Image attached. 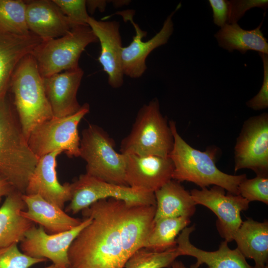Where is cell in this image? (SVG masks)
<instances>
[{"mask_svg":"<svg viewBox=\"0 0 268 268\" xmlns=\"http://www.w3.org/2000/svg\"><path fill=\"white\" fill-rule=\"evenodd\" d=\"M155 211L156 205L115 198L99 200L82 210L83 216L91 220L69 247L70 268H124L144 247Z\"/></svg>","mask_w":268,"mask_h":268,"instance_id":"cell-1","label":"cell"},{"mask_svg":"<svg viewBox=\"0 0 268 268\" xmlns=\"http://www.w3.org/2000/svg\"><path fill=\"white\" fill-rule=\"evenodd\" d=\"M169 124L174 138L173 147L169 156L174 165L172 179L179 182H192L201 189L217 186L228 193L239 195V185L247 175H233L222 172L215 164L216 149L201 151L192 147L180 135L175 122L171 121Z\"/></svg>","mask_w":268,"mask_h":268,"instance_id":"cell-2","label":"cell"},{"mask_svg":"<svg viewBox=\"0 0 268 268\" xmlns=\"http://www.w3.org/2000/svg\"><path fill=\"white\" fill-rule=\"evenodd\" d=\"M38 158L30 149L15 108L6 98L0 104V175L24 194Z\"/></svg>","mask_w":268,"mask_h":268,"instance_id":"cell-3","label":"cell"},{"mask_svg":"<svg viewBox=\"0 0 268 268\" xmlns=\"http://www.w3.org/2000/svg\"><path fill=\"white\" fill-rule=\"evenodd\" d=\"M9 88L23 133L26 139L38 125L53 118L43 78L30 53L22 58L11 77Z\"/></svg>","mask_w":268,"mask_h":268,"instance_id":"cell-4","label":"cell"},{"mask_svg":"<svg viewBox=\"0 0 268 268\" xmlns=\"http://www.w3.org/2000/svg\"><path fill=\"white\" fill-rule=\"evenodd\" d=\"M174 138L169 123L153 99L139 109L129 134L122 141L121 153L138 156L167 157L173 149Z\"/></svg>","mask_w":268,"mask_h":268,"instance_id":"cell-5","label":"cell"},{"mask_svg":"<svg viewBox=\"0 0 268 268\" xmlns=\"http://www.w3.org/2000/svg\"><path fill=\"white\" fill-rule=\"evenodd\" d=\"M114 146V141L105 131L90 124L82 132L79 157L86 162V174L111 184L127 186L126 156L116 152Z\"/></svg>","mask_w":268,"mask_h":268,"instance_id":"cell-6","label":"cell"},{"mask_svg":"<svg viewBox=\"0 0 268 268\" xmlns=\"http://www.w3.org/2000/svg\"><path fill=\"white\" fill-rule=\"evenodd\" d=\"M98 42L88 25H78L67 34L42 42L31 53L43 78L79 67L78 61L85 48Z\"/></svg>","mask_w":268,"mask_h":268,"instance_id":"cell-7","label":"cell"},{"mask_svg":"<svg viewBox=\"0 0 268 268\" xmlns=\"http://www.w3.org/2000/svg\"><path fill=\"white\" fill-rule=\"evenodd\" d=\"M89 105L84 103L76 113L63 117H53L37 126L27 141L38 158L57 150L65 152L69 157L80 155V138L78 127L89 112Z\"/></svg>","mask_w":268,"mask_h":268,"instance_id":"cell-8","label":"cell"},{"mask_svg":"<svg viewBox=\"0 0 268 268\" xmlns=\"http://www.w3.org/2000/svg\"><path fill=\"white\" fill-rule=\"evenodd\" d=\"M71 197L66 211L75 214L103 199L115 198L134 204L156 205L153 193L111 184L86 173L70 184Z\"/></svg>","mask_w":268,"mask_h":268,"instance_id":"cell-9","label":"cell"},{"mask_svg":"<svg viewBox=\"0 0 268 268\" xmlns=\"http://www.w3.org/2000/svg\"><path fill=\"white\" fill-rule=\"evenodd\" d=\"M248 168L257 175H268V114L249 118L234 147V170Z\"/></svg>","mask_w":268,"mask_h":268,"instance_id":"cell-10","label":"cell"},{"mask_svg":"<svg viewBox=\"0 0 268 268\" xmlns=\"http://www.w3.org/2000/svg\"><path fill=\"white\" fill-rule=\"evenodd\" d=\"M190 194L197 205L206 207L216 215V228L221 237L228 243L233 241L243 222L241 213L248 209L250 202L240 195L226 194L217 186L209 189H194Z\"/></svg>","mask_w":268,"mask_h":268,"instance_id":"cell-11","label":"cell"},{"mask_svg":"<svg viewBox=\"0 0 268 268\" xmlns=\"http://www.w3.org/2000/svg\"><path fill=\"white\" fill-rule=\"evenodd\" d=\"M91 220L89 217L85 218L76 227L56 234H49L42 226L36 227L34 225L20 242V250L29 257L49 259L54 265L70 268L68 258L69 247L80 231Z\"/></svg>","mask_w":268,"mask_h":268,"instance_id":"cell-12","label":"cell"},{"mask_svg":"<svg viewBox=\"0 0 268 268\" xmlns=\"http://www.w3.org/2000/svg\"><path fill=\"white\" fill-rule=\"evenodd\" d=\"M125 155V178L128 186L154 193L172 179L174 165L169 157Z\"/></svg>","mask_w":268,"mask_h":268,"instance_id":"cell-13","label":"cell"},{"mask_svg":"<svg viewBox=\"0 0 268 268\" xmlns=\"http://www.w3.org/2000/svg\"><path fill=\"white\" fill-rule=\"evenodd\" d=\"M178 5L165 20L160 30L150 39L144 41L146 32L142 30L129 16L135 31L133 41L127 47H123L121 61L124 75L133 78L141 77L147 69L146 60L149 54L155 49L166 44L173 33L174 25L172 16L179 8Z\"/></svg>","mask_w":268,"mask_h":268,"instance_id":"cell-14","label":"cell"},{"mask_svg":"<svg viewBox=\"0 0 268 268\" xmlns=\"http://www.w3.org/2000/svg\"><path fill=\"white\" fill-rule=\"evenodd\" d=\"M87 24L96 36L101 46L98 61L108 76L113 88L122 86L124 72L121 61L123 48L120 24L117 21H99L90 17Z\"/></svg>","mask_w":268,"mask_h":268,"instance_id":"cell-15","label":"cell"},{"mask_svg":"<svg viewBox=\"0 0 268 268\" xmlns=\"http://www.w3.org/2000/svg\"><path fill=\"white\" fill-rule=\"evenodd\" d=\"M62 151L57 150L39 158L29 179L25 194L38 195L63 209L71 197V185L61 184L57 178L56 158Z\"/></svg>","mask_w":268,"mask_h":268,"instance_id":"cell-16","label":"cell"},{"mask_svg":"<svg viewBox=\"0 0 268 268\" xmlns=\"http://www.w3.org/2000/svg\"><path fill=\"white\" fill-rule=\"evenodd\" d=\"M25 2L29 30L42 41L64 36L77 25L64 14L53 0Z\"/></svg>","mask_w":268,"mask_h":268,"instance_id":"cell-17","label":"cell"},{"mask_svg":"<svg viewBox=\"0 0 268 268\" xmlns=\"http://www.w3.org/2000/svg\"><path fill=\"white\" fill-rule=\"evenodd\" d=\"M84 72L79 67L43 78L45 93L53 116L63 117L72 115L81 107L77 93Z\"/></svg>","mask_w":268,"mask_h":268,"instance_id":"cell-18","label":"cell"},{"mask_svg":"<svg viewBox=\"0 0 268 268\" xmlns=\"http://www.w3.org/2000/svg\"><path fill=\"white\" fill-rule=\"evenodd\" d=\"M195 229V225L186 227L176 239V247L180 256L195 258L197 262L193 265L195 267L199 268L201 265L205 264L207 268H254L237 248L230 249L225 240L214 251H206L196 247L190 240V236Z\"/></svg>","mask_w":268,"mask_h":268,"instance_id":"cell-19","label":"cell"},{"mask_svg":"<svg viewBox=\"0 0 268 268\" xmlns=\"http://www.w3.org/2000/svg\"><path fill=\"white\" fill-rule=\"evenodd\" d=\"M30 32L17 35L0 31V104L6 98L11 77L19 62L41 42Z\"/></svg>","mask_w":268,"mask_h":268,"instance_id":"cell-20","label":"cell"},{"mask_svg":"<svg viewBox=\"0 0 268 268\" xmlns=\"http://www.w3.org/2000/svg\"><path fill=\"white\" fill-rule=\"evenodd\" d=\"M22 198L26 210L21 212V215L42 226L47 233L56 234L67 231L82 222L39 195L22 194Z\"/></svg>","mask_w":268,"mask_h":268,"instance_id":"cell-21","label":"cell"},{"mask_svg":"<svg viewBox=\"0 0 268 268\" xmlns=\"http://www.w3.org/2000/svg\"><path fill=\"white\" fill-rule=\"evenodd\" d=\"M22 194L13 190L0 207V248L20 242L26 232L34 225L21 214L26 209Z\"/></svg>","mask_w":268,"mask_h":268,"instance_id":"cell-22","label":"cell"},{"mask_svg":"<svg viewBox=\"0 0 268 268\" xmlns=\"http://www.w3.org/2000/svg\"><path fill=\"white\" fill-rule=\"evenodd\" d=\"M237 248L245 258L255 262L254 268H268V222L248 218L242 222L234 237Z\"/></svg>","mask_w":268,"mask_h":268,"instance_id":"cell-23","label":"cell"},{"mask_svg":"<svg viewBox=\"0 0 268 268\" xmlns=\"http://www.w3.org/2000/svg\"><path fill=\"white\" fill-rule=\"evenodd\" d=\"M156 211L154 221L163 218H190L196 203L190 193L179 182L171 180L154 193Z\"/></svg>","mask_w":268,"mask_h":268,"instance_id":"cell-24","label":"cell"},{"mask_svg":"<svg viewBox=\"0 0 268 268\" xmlns=\"http://www.w3.org/2000/svg\"><path fill=\"white\" fill-rule=\"evenodd\" d=\"M263 22L255 29L247 30L237 23L225 24L215 34L219 46L232 52L237 50L244 54L252 50L259 53L268 54V43L261 28Z\"/></svg>","mask_w":268,"mask_h":268,"instance_id":"cell-25","label":"cell"},{"mask_svg":"<svg viewBox=\"0 0 268 268\" xmlns=\"http://www.w3.org/2000/svg\"><path fill=\"white\" fill-rule=\"evenodd\" d=\"M190 223V218L182 217L154 221L144 248L161 252L176 247L178 236Z\"/></svg>","mask_w":268,"mask_h":268,"instance_id":"cell-26","label":"cell"},{"mask_svg":"<svg viewBox=\"0 0 268 268\" xmlns=\"http://www.w3.org/2000/svg\"><path fill=\"white\" fill-rule=\"evenodd\" d=\"M26 9L25 1L0 0V31L17 35L29 34Z\"/></svg>","mask_w":268,"mask_h":268,"instance_id":"cell-27","label":"cell"},{"mask_svg":"<svg viewBox=\"0 0 268 268\" xmlns=\"http://www.w3.org/2000/svg\"><path fill=\"white\" fill-rule=\"evenodd\" d=\"M180 256L177 247L156 252L142 248L136 251L127 261L125 268H165Z\"/></svg>","mask_w":268,"mask_h":268,"instance_id":"cell-28","label":"cell"},{"mask_svg":"<svg viewBox=\"0 0 268 268\" xmlns=\"http://www.w3.org/2000/svg\"><path fill=\"white\" fill-rule=\"evenodd\" d=\"M240 196L249 202L259 201L268 204V175L259 174L251 179L243 180L238 187Z\"/></svg>","mask_w":268,"mask_h":268,"instance_id":"cell-29","label":"cell"},{"mask_svg":"<svg viewBox=\"0 0 268 268\" xmlns=\"http://www.w3.org/2000/svg\"><path fill=\"white\" fill-rule=\"evenodd\" d=\"M47 260L27 256L19 250L17 244L0 248V268H29Z\"/></svg>","mask_w":268,"mask_h":268,"instance_id":"cell-30","label":"cell"},{"mask_svg":"<svg viewBox=\"0 0 268 268\" xmlns=\"http://www.w3.org/2000/svg\"><path fill=\"white\" fill-rule=\"evenodd\" d=\"M64 14L75 25H88L90 17L85 0H53Z\"/></svg>","mask_w":268,"mask_h":268,"instance_id":"cell-31","label":"cell"},{"mask_svg":"<svg viewBox=\"0 0 268 268\" xmlns=\"http://www.w3.org/2000/svg\"><path fill=\"white\" fill-rule=\"evenodd\" d=\"M268 4V0H227V24L237 23L248 10L253 7L265 9Z\"/></svg>","mask_w":268,"mask_h":268,"instance_id":"cell-32","label":"cell"},{"mask_svg":"<svg viewBox=\"0 0 268 268\" xmlns=\"http://www.w3.org/2000/svg\"><path fill=\"white\" fill-rule=\"evenodd\" d=\"M259 55L263 63V83L258 93L246 102L247 106L254 110H261L268 107V55L263 53Z\"/></svg>","mask_w":268,"mask_h":268,"instance_id":"cell-33","label":"cell"},{"mask_svg":"<svg viewBox=\"0 0 268 268\" xmlns=\"http://www.w3.org/2000/svg\"><path fill=\"white\" fill-rule=\"evenodd\" d=\"M213 11V22L220 28L227 24V0H209Z\"/></svg>","mask_w":268,"mask_h":268,"instance_id":"cell-34","label":"cell"},{"mask_svg":"<svg viewBox=\"0 0 268 268\" xmlns=\"http://www.w3.org/2000/svg\"><path fill=\"white\" fill-rule=\"evenodd\" d=\"M107 1L106 0H86L87 9L92 14L96 8H98L101 11L105 10Z\"/></svg>","mask_w":268,"mask_h":268,"instance_id":"cell-35","label":"cell"},{"mask_svg":"<svg viewBox=\"0 0 268 268\" xmlns=\"http://www.w3.org/2000/svg\"><path fill=\"white\" fill-rule=\"evenodd\" d=\"M14 189L10 183L0 175V201L3 197H6Z\"/></svg>","mask_w":268,"mask_h":268,"instance_id":"cell-36","label":"cell"},{"mask_svg":"<svg viewBox=\"0 0 268 268\" xmlns=\"http://www.w3.org/2000/svg\"><path fill=\"white\" fill-rule=\"evenodd\" d=\"M171 268H189L187 267L181 261L175 260L171 266ZM190 268H198L194 266L193 265L190 266Z\"/></svg>","mask_w":268,"mask_h":268,"instance_id":"cell-37","label":"cell"},{"mask_svg":"<svg viewBox=\"0 0 268 268\" xmlns=\"http://www.w3.org/2000/svg\"><path fill=\"white\" fill-rule=\"evenodd\" d=\"M45 268H65L60 267V266H57L53 264L51 266H49Z\"/></svg>","mask_w":268,"mask_h":268,"instance_id":"cell-38","label":"cell"}]
</instances>
